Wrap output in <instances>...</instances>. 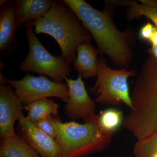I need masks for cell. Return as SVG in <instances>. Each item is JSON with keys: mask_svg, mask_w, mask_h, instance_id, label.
<instances>
[{"mask_svg": "<svg viewBox=\"0 0 157 157\" xmlns=\"http://www.w3.org/2000/svg\"><path fill=\"white\" fill-rule=\"evenodd\" d=\"M94 39L99 52L107 56L116 66L128 69L134 59L132 31L121 32L114 24L112 9H95L83 0H64Z\"/></svg>", "mask_w": 157, "mask_h": 157, "instance_id": "obj_1", "label": "cell"}, {"mask_svg": "<svg viewBox=\"0 0 157 157\" xmlns=\"http://www.w3.org/2000/svg\"><path fill=\"white\" fill-rule=\"evenodd\" d=\"M132 108L123 126L137 140L157 135V60L149 54L141 69L131 96Z\"/></svg>", "mask_w": 157, "mask_h": 157, "instance_id": "obj_2", "label": "cell"}, {"mask_svg": "<svg viewBox=\"0 0 157 157\" xmlns=\"http://www.w3.org/2000/svg\"><path fill=\"white\" fill-rule=\"evenodd\" d=\"M37 34L50 35L56 40L62 55L69 65L76 59L78 46L90 43L92 36L71 8L63 1H55L44 16L33 20Z\"/></svg>", "mask_w": 157, "mask_h": 157, "instance_id": "obj_3", "label": "cell"}, {"mask_svg": "<svg viewBox=\"0 0 157 157\" xmlns=\"http://www.w3.org/2000/svg\"><path fill=\"white\" fill-rule=\"evenodd\" d=\"M50 121L56 131V139L63 157H86L99 152L109 145L114 134L102 129L99 118L83 124L73 121L63 123L61 119Z\"/></svg>", "mask_w": 157, "mask_h": 157, "instance_id": "obj_4", "label": "cell"}, {"mask_svg": "<svg viewBox=\"0 0 157 157\" xmlns=\"http://www.w3.org/2000/svg\"><path fill=\"white\" fill-rule=\"evenodd\" d=\"M98 61L97 81L90 89V93L96 96L94 102L103 105L121 106L125 104L132 109L128 79L136 76V70H128L125 68L113 69L107 66L106 59L102 57L99 58Z\"/></svg>", "mask_w": 157, "mask_h": 157, "instance_id": "obj_5", "label": "cell"}, {"mask_svg": "<svg viewBox=\"0 0 157 157\" xmlns=\"http://www.w3.org/2000/svg\"><path fill=\"white\" fill-rule=\"evenodd\" d=\"M29 44V52L19 67L23 72H33L45 75L59 83H64L66 77L70 76L71 70L62 55L55 56L46 50L33 30V20L24 23Z\"/></svg>", "mask_w": 157, "mask_h": 157, "instance_id": "obj_6", "label": "cell"}, {"mask_svg": "<svg viewBox=\"0 0 157 157\" xmlns=\"http://www.w3.org/2000/svg\"><path fill=\"white\" fill-rule=\"evenodd\" d=\"M6 80L14 88L16 95L25 105L49 97L60 98L65 103L68 99L69 88L67 83L51 81L43 75L36 77L26 73L20 80L7 78Z\"/></svg>", "mask_w": 157, "mask_h": 157, "instance_id": "obj_7", "label": "cell"}, {"mask_svg": "<svg viewBox=\"0 0 157 157\" xmlns=\"http://www.w3.org/2000/svg\"><path fill=\"white\" fill-rule=\"evenodd\" d=\"M65 80L69 88L68 99L65 105L66 115L71 119H82L84 123L98 119L95 113L94 101L88 94L82 77L79 75L76 79L66 77Z\"/></svg>", "mask_w": 157, "mask_h": 157, "instance_id": "obj_8", "label": "cell"}, {"mask_svg": "<svg viewBox=\"0 0 157 157\" xmlns=\"http://www.w3.org/2000/svg\"><path fill=\"white\" fill-rule=\"evenodd\" d=\"M23 104L11 86L0 84V139L16 136L14 123L23 114Z\"/></svg>", "mask_w": 157, "mask_h": 157, "instance_id": "obj_9", "label": "cell"}, {"mask_svg": "<svg viewBox=\"0 0 157 157\" xmlns=\"http://www.w3.org/2000/svg\"><path fill=\"white\" fill-rule=\"evenodd\" d=\"M21 137L41 157H63L61 149L56 139L37 128L23 114L18 120Z\"/></svg>", "mask_w": 157, "mask_h": 157, "instance_id": "obj_10", "label": "cell"}, {"mask_svg": "<svg viewBox=\"0 0 157 157\" xmlns=\"http://www.w3.org/2000/svg\"><path fill=\"white\" fill-rule=\"evenodd\" d=\"M0 52L1 56L13 53L15 47V31L17 29L16 8L14 1L1 6Z\"/></svg>", "mask_w": 157, "mask_h": 157, "instance_id": "obj_11", "label": "cell"}, {"mask_svg": "<svg viewBox=\"0 0 157 157\" xmlns=\"http://www.w3.org/2000/svg\"><path fill=\"white\" fill-rule=\"evenodd\" d=\"M77 56L73 63V67L83 78L97 76L98 69V54L90 43L82 44L77 49Z\"/></svg>", "mask_w": 157, "mask_h": 157, "instance_id": "obj_12", "label": "cell"}, {"mask_svg": "<svg viewBox=\"0 0 157 157\" xmlns=\"http://www.w3.org/2000/svg\"><path fill=\"white\" fill-rule=\"evenodd\" d=\"M17 29L29 21L34 20L44 16L51 9L53 0H16Z\"/></svg>", "mask_w": 157, "mask_h": 157, "instance_id": "obj_13", "label": "cell"}, {"mask_svg": "<svg viewBox=\"0 0 157 157\" xmlns=\"http://www.w3.org/2000/svg\"><path fill=\"white\" fill-rule=\"evenodd\" d=\"M59 105L52 100L44 98L24 106L28 111L27 119L33 124L40 120L61 119L59 115Z\"/></svg>", "mask_w": 157, "mask_h": 157, "instance_id": "obj_14", "label": "cell"}, {"mask_svg": "<svg viewBox=\"0 0 157 157\" xmlns=\"http://www.w3.org/2000/svg\"><path fill=\"white\" fill-rule=\"evenodd\" d=\"M0 157H41L24 139L16 135L1 141Z\"/></svg>", "mask_w": 157, "mask_h": 157, "instance_id": "obj_15", "label": "cell"}, {"mask_svg": "<svg viewBox=\"0 0 157 157\" xmlns=\"http://www.w3.org/2000/svg\"><path fill=\"white\" fill-rule=\"evenodd\" d=\"M122 111L114 108H108L101 112L99 123L103 130L114 134L123 124Z\"/></svg>", "mask_w": 157, "mask_h": 157, "instance_id": "obj_16", "label": "cell"}, {"mask_svg": "<svg viewBox=\"0 0 157 157\" xmlns=\"http://www.w3.org/2000/svg\"><path fill=\"white\" fill-rule=\"evenodd\" d=\"M124 6L129 7L128 16L129 19H133L140 16H145L151 20L157 29V8L144 6L136 1H125Z\"/></svg>", "mask_w": 157, "mask_h": 157, "instance_id": "obj_17", "label": "cell"}, {"mask_svg": "<svg viewBox=\"0 0 157 157\" xmlns=\"http://www.w3.org/2000/svg\"><path fill=\"white\" fill-rule=\"evenodd\" d=\"M33 124L39 130L45 132L55 139L56 138V131L50 121L46 119L40 120Z\"/></svg>", "mask_w": 157, "mask_h": 157, "instance_id": "obj_18", "label": "cell"}, {"mask_svg": "<svg viewBox=\"0 0 157 157\" xmlns=\"http://www.w3.org/2000/svg\"><path fill=\"white\" fill-rule=\"evenodd\" d=\"M150 22H147L142 26L139 32V36L140 39L144 40H149L154 32L157 29Z\"/></svg>", "mask_w": 157, "mask_h": 157, "instance_id": "obj_19", "label": "cell"}, {"mask_svg": "<svg viewBox=\"0 0 157 157\" xmlns=\"http://www.w3.org/2000/svg\"><path fill=\"white\" fill-rule=\"evenodd\" d=\"M141 4L143 6L148 7L157 8V1L155 0H140Z\"/></svg>", "mask_w": 157, "mask_h": 157, "instance_id": "obj_20", "label": "cell"}, {"mask_svg": "<svg viewBox=\"0 0 157 157\" xmlns=\"http://www.w3.org/2000/svg\"><path fill=\"white\" fill-rule=\"evenodd\" d=\"M152 45H157V29L154 32L151 38L149 40Z\"/></svg>", "mask_w": 157, "mask_h": 157, "instance_id": "obj_21", "label": "cell"}, {"mask_svg": "<svg viewBox=\"0 0 157 157\" xmlns=\"http://www.w3.org/2000/svg\"><path fill=\"white\" fill-rule=\"evenodd\" d=\"M148 52L152 55L157 60V45H152L151 48L148 50Z\"/></svg>", "mask_w": 157, "mask_h": 157, "instance_id": "obj_22", "label": "cell"}, {"mask_svg": "<svg viewBox=\"0 0 157 157\" xmlns=\"http://www.w3.org/2000/svg\"><path fill=\"white\" fill-rule=\"evenodd\" d=\"M8 2V1H5V0H2H2H1V1H0V6H3V5L6 4Z\"/></svg>", "mask_w": 157, "mask_h": 157, "instance_id": "obj_23", "label": "cell"}]
</instances>
